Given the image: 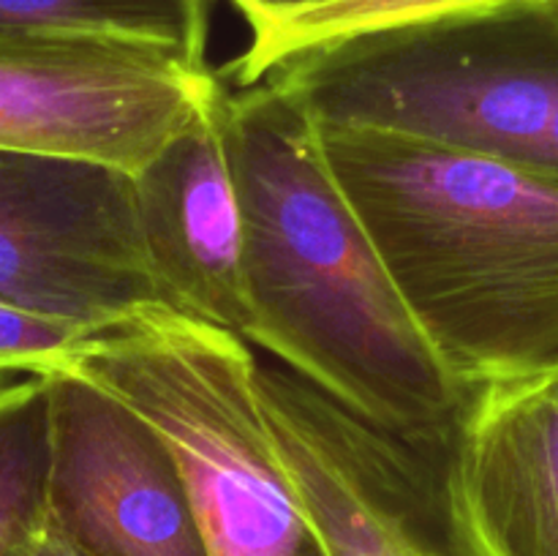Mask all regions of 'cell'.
Segmentation results:
<instances>
[{
  "instance_id": "cell-1",
  "label": "cell",
  "mask_w": 558,
  "mask_h": 556,
  "mask_svg": "<svg viewBox=\"0 0 558 556\" xmlns=\"http://www.w3.org/2000/svg\"><path fill=\"white\" fill-rule=\"evenodd\" d=\"M223 114L245 223V341L381 434L445 458L466 396L338 183L316 120L267 80L229 87Z\"/></svg>"
},
{
  "instance_id": "cell-2",
  "label": "cell",
  "mask_w": 558,
  "mask_h": 556,
  "mask_svg": "<svg viewBox=\"0 0 558 556\" xmlns=\"http://www.w3.org/2000/svg\"><path fill=\"white\" fill-rule=\"evenodd\" d=\"M319 134L466 403L558 374V172L368 129Z\"/></svg>"
},
{
  "instance_id": "cell-3",
  "label": "cell",
  "mask_w": 558,
  "mask_h": 556,
  "mask_svg": "<svg viewBox=\"0 0 558 556\" xmlns=\"http://www.w3.org/2000/svg\"><path fill=\"white\" fill-rule=\"evenodd\" d=\"M69 374L136 414L172 456L207 556H327L227 327L150 303L87 336Z\"/></svg>"
},
{
  "instance_id": "cell-4",
  "label": "cell",
  "mask_w": 558,
  "mask_h": 556,
  "mask_svg": "<svg viewBox=\"0 0 558 556\" xmlns=\"http://www.w3.org/2000/svg\"><path fill=\"white\" fill-rule=\"evenodd\" d=\"M319 125L545 167L558 107V5L381 27L265 76Z\"/></svg>"
},
{
  "instance_id": "cell-5",
  "label": "cell",
  "mask_w": 558,
  "mask_h": 556,
  "mask_svg": "<svg viewBox=\"0 0 558 556\" xmlns=\"http://www.w3.org/2000/svg\"><path fill=\"white\" fill-rule=\"evenodd\" d=\"M0 294L90 330L163 303L134 174L90 158L0 147Z\"/></svg>"
},
{
  "instance_id": "cell-6",
  "label": "cell",
  "mask_w": 558,
  "mask_h": 556,
  "mask_svg": "<svg viewBox=\"0 0 558 556\" xmlns=\"http://www.w3.org/2000/svg\"><path fill=\"white\" fill-rule=\"evenodd\" d=\"M221 87L218 71L145 44L0 33V147L136 174Z\"/></svg>"
},
{
  "instance_id": "cell-7",
  "label": "cell",
  "mask_w": 558,
  "mask_h": 556,
  "mask_svg": "<svg viewBox=\"0 0 558 556\" xmlns=\"http://www.w3.org/2000/svg\"><path fill=\"white\" fill-rule=\"evenodd\" d=\"M272 439L327 556H469L441 458L381 434L281 363H259Z\"/></svg>"
},
{
  "instance_id": "cell-8",
  "label": "cell",
  "mask_w": 558,
  "mask_h": 556,
  "mask_svg": "<svg viewBox=\"0 0 558 556\" xmlns=\"http://www.w3.org/2000/svg\"><path fill=\"white\" fill-rule=\"evenodd\" d=\"M47 505L85 556H207L163 442L90 382L47 376Z\"/></svg>"
},
{
  "instance_id": "cell-9",
  "label": "cell",
  "mask_w": 558,
  "mask_h": 556,
  "mask_svg": "<svg viewBox=\"0 0 558 556\" xmlns=\"http://www.w3.org/2000/svg\"><path fill=\"white\" fill-rule=\"evenodd\" d=\"M227 82L134 174L163 303L245 338V223L227 145Z\"/></svg>"
},
{
  "instance_id": "cell-10",
  "label": "cell",
  "mask_w": 558,
  "mask_h": 556,
  "mask_svg": "<svg viewBox=\"0 0 558 556\" xmlns=\"http://www.w3.org/2000/svg\"><path fill=\"white\" fill-rule=\"evenodd\" d=\"M469 556H558V401L537 382L469 398L441 461Z\"/></svg>"
},
{
  "instance_id": "cell-11",
  "label": "cell",
  "mask_w": 558,
  "mask_h": 556,
  "mask_svg": "<svg viewBox=\"0 0 558 556\" xmlns=\"http://www.w3.org/2000/svg\"><path fill=\"white\" fill-rule=\"evenodd\" d=\"M515 5H558V0H332L314 9L248 22V44L218 76L234 87H248L308 49L381 27L414 25L445 16L483 14Z\"/></svg>"
},
{
  "instance_id": "cell-12",
  "label": "cell",
  "mask_w": 558,
  "mask_h": 556,
  "mask_svg": "<svg viewBox=\"0 0 558 556\" xmlns=\"http://www.w3.org/2000/svg\"><path fill=\"white\" fill-rule=\"evenodd\" d=\"M0 33L114 38L210 69V0H0Z\"/></svg>"
},
{
  "instance_id": "cell-13",
  "label": "cell",
  "mask_w": 558,
  "mask_h": 556,
  "mask_svg": "<svg viewBox=\"0 0 558 556\" xmlns=\"http://www.w3.org/2000/svg\"><path fill=\"white\" fill-rule=\"evenodd\" d=\"M47 379L0 387V556L16 529L47 499Z\"/></svg>"
},
{
  "instance_id": "cell-14",
  "label": "cell",
  "mask_w": 558,
  "mask_h": 556,
  "mask_svg": "<svg viewBox=\"0 0 558 556\" xmlns=\"http://www.w3.org/2000/svg\"><path fill=\"white\" fill-rule=\"evenodd\" d=\"M90 327L38 314L0 294V387L14 376L69 374Z\"/></svg>"
},
{
  "instance_id": "cell-15",
  "label": "cell",
  "mask_w": 558,
  "mask_h": 556,
  "mask_svg": "<svg viewBox=\"0 0 558 556\" xmlns=\"http://www.w3.org/2000/svg\"><path fill=\"white\" fill-rule=\"evenodd\" d=\"M3 556H85L71 537L65 534V529L60 527L58 518L49 510L47 499L44 505L22 523L14 532V537L5 545Z\"/></svg>"
},
{
  "instance_id": "cell-16",
  "label": "cell",
  "mask_w": 558,
  "mask_h": 556,
  "mask_svg": "<svg viewBox=\"0 0 558 556\" xmlns=\"http://www.w3.org/2000/svg\"><path fill=\"white\" fill-rule=\"evenodd\" d=\"M232 9L238 11L245 20V25L254 20H262V16H281L292 14V11L314 9V5L332 3V0H229Z\"/></svg>"
},
{
  "instance_id": "cell-17",
  "label": "cell",
  "mask_w": 558,
  "mask_h": 556,
  "mask_svg": "<svg viewBox=\"0 0 558 556\" xmlns=\"http://www.w3.org/2000/svg\"><path fill=\"white\" fill-rule=\"evenodd\" d=\"M545 167L550 172H558V107L554 114V125H550V140H548V156H545Z\"/></svg>"
},
{
  "instance_id": "cell-18",
  "label": "cell",
  "mask_w": 558,
  "mask_h": 556,
  "mask_svg": "<svg viewBox=\"0 0 558 556\" xmlns=\"http://www.w3.org/2000/svg\"><path fill=\"white\" fill-rule=\"evenodd\" d=\"M537 385H539V387H543V390H545V392H548V396H550V398H556V401H558V374H554V376H548V379H539V382H537Z\"/></svg>"
}]
</instances>
